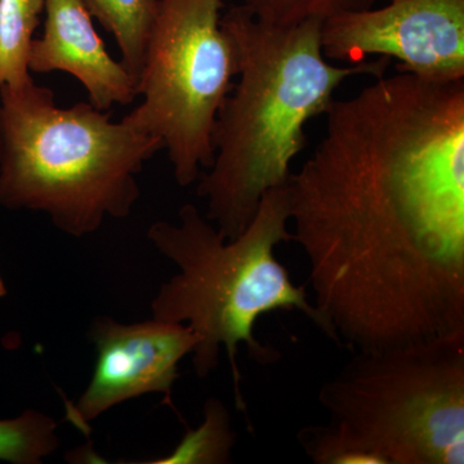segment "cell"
Wrapping results in <instances>:
<instances>
[{
	"label": "cell",
	"mask_w": 464,
	"mask_h": 464,
	"mask_svg": "<svg viewBox=\"0 0 464 464\" xmlns=\"http://www.w3.org/2000/svg\"><path fill=\"white\" fill-rule=\"evenodd\" d=\"M88 337L96 348V365L83 395L75 405L67 404L70 422L88 435L90 423L101 414L154 392L161 393L164 404L177 413L172 389L179 365L199 342L188 325L155 319L123 324L99 316Z\"/></svg>",
	"instance_id": "obj_8"
},
{
	"label": "cell",
	"mask_w": 464,
	"mask_h": 464,
	"mask_svg": "<svg viewBox=\"0 0 464 464\" xmlns=\"http://www.w3.org/2000/svg\"><path fill=\"white\" fill-rule=\"evenodd\" d=\"M179 224L158 221L149 240L179 268L159 289L152 319L186 324L197 335L192 365L199 378L218 366L226 348L234 383L235 404L246 413L237 356L240 343L258 364L280 357L256 338L259 317L274 311H299L324 333V322L308 298L306 286L295 285L276 257V248L292 241L285 186L266 192L252 221L235 239H226L194 204L179 210Z\"/></svg>",
	"instance_id": "obj_3"
},
{
	"label": "cell",
	"mask_w": 464,
	"mask_h": 464,
	"mask_svg": "<svg viewBox=\"0 0 464 464\" xmlns=\"http://www.w3.org/2000/svg\"><path fill=\"white\" fill-rule=\"evenodd\" d=\"M380 2L389 0H243L241 5L259 23L290 26L313 18L325 21L348 12L364 11Z\"/></svg>",
	"instance_id": "obj_14"
},
{
	"label": "cell",
	"mask_w": 464,
	"mask_h": 464,
	"mask_svg": "<svg viewBox=\"0 0 464 464\" xmlns=\"http://www.w3.org/2000/svg\"><path fill=\"white\" fill-rule=\"evenodd\" d=\"M44 7L45 0H0V88L33 81L29 52Z\"/></svg>",
	"instance_id": "obj_11"
},
{
	"label": "cell",
	"mask_w": 464,
	"mask_h": 464,
	"mask_svg": "<svg viewBox=\"0 0 464 464\" xmlns=\"http://www.w3.org/2000/svg\"><path fill=\"white\" fill-rule=\"evenodd\" d=\"M322 51L348 65L396 58L398 72L432 82L464 79V0H389L324 21Z\"/></svg>",
	"instance_id": "obj_7"
},
{
	"label": "cell",
	"mask_w": 464,
	"mask_h": 464,
	"mask_svg": "<svg viewBox=\"0 0 464 464\" xmlns=\"http://www.w3.org/2000/svg\"><path fill=\"white\" fill-rule=\"evenodd\" d=\"M323 23L267 25L241 5L222 14L239 72L217 114L215 159L200 174L197 192L207 201V218L226 239L246 230L266 192L286 185L290 164L306 146L304 128L326 114L341 84L359 75L380 78L392 63L380 57L331 65L322 51Z\"/></svg>",
	"instance_id": "obj_2"
},
{
	"label": "cell",
	"mask_w": 464,
	"mask_h": 464,
	"mask_svg": "<svg viewBox=\"0 0 464 464\" xmlns=\"http://www.w3.org/2000/svg\"><path fill=\"white\" fill-rule=\"evenodd\" d=\"M44 33L33 39L29 72H65L87 90L90 103L106 111L130 105L137 83L123 63L110 56L82 0H45Z\"/></svg>",
	"instance_id": "obj_9"
},
{
	"label": "cell",
	"mask_w": 464,
	"mask_h": 464,
	"mask_svg": "<svg viewBox=\"0 0 464 464\" xmlns=\"http://www.w3.org/2000/svg\"><path fill=\"white\" fill-rule=\"evenodd\" d=\"M319 401L364 464H463L464 331L355 353Z\"/></svg>",
	"instance_id": "obj_5"
},
{
	"label": "cell",
	"mask_w": 464,
	"mask_h": 464,
	"mask_svg": "<svg viewBox=\"0 0 464 464\" xmlns=\"http://www.w3.org/2000/svg\"><path fill=\"white\" fill-rule=\"evenodd\" d=\"M288 192L324 334L373 353L464 331V79L333 101Z\"/></svg>",
	"instance_id": "obj_1"
},
{
	"label": "cell",
	"mask_w": 464,
	"mask_h": 464,
	"mask_svg": "<svg viewBox=\"0 0 464 464\" xmlns=\"http://www.w3.org/2000/svg\"><path fill=\"white\" fill-rule=\"evenodd\" d=\"M237 433L224 402L216 398L204 405V422L188 430L169 456L151 460L155 464H226L231 462Z\"/></svg>",
	"instance_id": "obj_12"
},
{
	"label": "cell",
	"mask_w": 464,
	"mask_h": 464,
	"mask_svg": "<svg viewBox=\"0 0 464 464\" xmlns=\"http://www.w3.org/2000/svg\"><path fill=\"white\" fill-rule=\"evenodd\" d=\"M224 0H160L137 96L124 121L157 137L182 188L215 159L217 114L239 72L237 45L222 26Z\"/></svg>",
	"instance_id": "obj_6"
},
{
	"label": "cell",
	"mask_w": 464,
	"mask_h": 464,
	"mask_svg": "<svg viewBox=\"0 0 464 464\" xmlns=\"http://www.w3.org/2000/svg\"><path fill=\"white\" fill-rule=\"evenodd\" d=\"M58 424L50 415L27 409L12 420H0V460L41 464L57 450Z\"/></svg>",
	"instance_id": "obj_13"
},
{
	"label": "cell",
	"mask_w": 464,
	"mask_h": 464,
	"mask_svg": "<svg viewBox=\"0 0 464 464\" xmlns=\"http://www.w3.org/2000/svg\"><path fill=\"white\" fill-rule=\"evenodd\" d=\"M160 150L157 137L90 102L61 108L34 79L0 88V208L45 213L70 237L130 216L136 176Z\"/></svg>",
	"instance_id": "obj_4"
},
{
	"label": "cell",
	"mask_w": 464,
	"mask_h": 464,
	"mask_svg": "<svg viewBox=\"0 0 464 464\" xmlns=\"http://www.w3.org/2000/svg\"><path fill=\"white\" fill-rule=\"evenodd\" d=\"M5 295H7V289H5V284L0 276V298L5 297Z\"/></svg>",
	"instance_id": "obj_15"
},
{
	"label": "cell",
	"mask_w": 464,
	"mask_h": 464,
	"mask_svg": "<svg viewBox=\"0 0 464 464\" xmlns=\"http://www.w3.org/2000/svg\"><path fill=\"white\" fill-rule=\"evenodd\" d=\"M92 17L112 36L121 52V63L136 83L141 76L146 47L160 0H82Z\"/></svg>",
	"instance_id": "obj_10"
}]
</instances>
